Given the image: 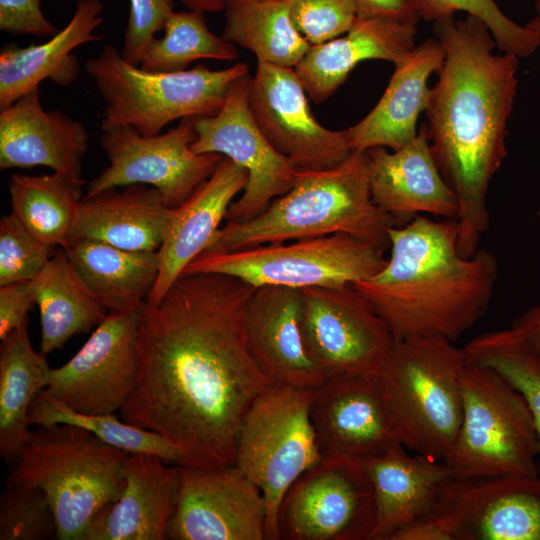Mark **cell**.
Wrapping results in <instances>:
<instances>
[{"label": "cell", "instance_id": "cell-8", "mask_svg": "<svg viewBox=\"0 0 540 540\" xmlns=\"http://www.w3.org/2000/svg\"><path fill=\"white\" fill-rule=\"evenodd\" d=\"M463 415L444 462L454 478L537 476L539 441L522 394L495 370L467 361Z\"/></svg>", "mask_w": 540, "mask_h": 540}, {"label": "cell", "instance_id": "cell-25", "mask_svg": "<svg viewBox=\"0 0 540 540\" xmlns=\"http://www.w3.org/2000/svg\"><path fill=\"white\" fill-rule=\"evenodd\" d=\"M445 51L435 37L415 46L394 63L387 88L374 108L346 129L352 151L375 147L398 150L416 136L417 119L431 95L428 78L443 65Z\"/></svg>", "mask_w": 540, "mask_h": 540}, {"label": "cell", "instance_id": "cell-2", "mask_svg": "<svg viewBox=\"0 0 540 540\" xmlns=\"http://www.w3.org/2000/svg\"><path fill=\"white\" fill-rule=\"evenodd\" d=\"M433 32L445 58L425 110L427 134L435 163L459 203L458 251L470 257L489 228L487 193L507 156L519 58L494 54L491 31L472 15L436 21Z\"/></svg>", "mask_w": 540, "mask_h": 540}, {"label": "cell", "instance_id": "cell-49", "mask_svg": "<svg viewBox=\"0 0 540 540\" xmlns=\"http://www.w3.org/2000/svg\"><path fill=\"white\" fill-rule=\"evenodd\" d=\"M222 1H223V4H224V7L226 8V7L232 6V5L248 3V2H255V1H260V0H222Z\"/></svg>", "mask_w": 540, "mask_h": 540}, {"label": "cell", "instance_id": "cell-29", "mask_svg": "<svg viewBox=\"0 0 540 540\" xmlns=\"http://www.w3.org/2000/svg\"><path fill=\"white\" fill-rule=\"evenodd\" d=\"M170 210L156 188L143 184L83 196L71 239H92L130 251H158Z\"/></svg>", "mask_w": 540, "mask_h": 540}, {"label": "cell", "instance_id": "cell-18", "mask_svg": "<svg viewBox=\"0 0 540 540\" xmlns=\"http://www.w3.org/2000/svg\"><path fill=\"white\" fill-rule=\"evenodd\" d=\"M434 510L456 540H540V475L453 477Z\"/></svg>", "mask_w": 540, "mask_h": 540}, {"label": "cell", "instance_id": "cell-24", "mask_svg": "<svg viewBox=\"0 0 540 540\" xmlns=\"http://www.w3.org/2000/svg\"><path fill=\"white\" fill-rule=\"evenodd\" d=\"M162 458L130 454L121 496L91 521L81 540H164L175 511L179 465Z\"/></svg>", "mask_w": 540, "mask_h": 540}, {"label": "cell", "instance_id": "cell-9", "mask_svg": "<svg viewBox=\"0 0 540 540\" xmlns=\"http://www.w3.org/2000/svg\"><path fill=\"white\" fill-rule=\"evenodd\" d=\"M313 389L269 385L244 416L235 466L261 491L266 540H279L281 500L293 482L322 459L310 416Z\"/></svg>", "mask_w": 540, "mask_h": 540}, {"label": "cell", "instance_id": "cell-3", "mask_svg": "<svg viewBox=\"0 0 540 540\" xmlns=\"http://www.w3.org/2000/svg\"><path fill=\"white\" fill-rule=\"evenodd\" d=\"M456 219L418 215L389 229L383 268L352 286L387 322L397 340L437 335L455 341L487 311L498 262L486 249L470 257L457 248Z\"/></svg>", "mask_w": 540, "mask_h": 540}, {"label": "cell", "instance_id": "cell-45", "mask_svg": "<svg viewBox=\"0 0 540 540\" xmlns=\"http://www.w3.org/2000/svg\"><path fill=\"white\" fill-rule=\"evenodd\" d=\"M391 540H456V537L449 520L434 510L400 529Z\"/></svg>", "mask_w": 540, "mask_h": 540}, {"label": "cell", "instance_id": "cell-30", "mask_svg": "<svg viewBox=\"0 0 540 540\" xmlns=\"http://www.w3.org/2000/svg\"><path fill=\"white\" fill-rule=\"evenodd\" d=\"M63 249L80 280L109 313L142 309L158 276L157 251H130L85 238L71 239Z\"/></svg>", "mask_w": 540, "mask_h": 540}, {"label": "cell", "instance_id": "cell-38", "mask_svg": "<svg viewBox=\"0 0 540 540\" xmlns=\"http://www.w3.org/2000/svg\"><path fill=\"white\" fill-rule=\"evenodd\" d=\"M413 7L419 19L434 22L466 12L486 24L501 52L518 58L532 55L540 46L539 33L507 17L495 0H413Z\"/></svg>", "mask_w": 540, "mask_h": 540}, {"label": "cell", "instance_id": "cell-5", "mask_svg": "<svg viewBox=\"0 0 540 540\" xmlns=\"http://www.w3.org/2000/svg\"><path fill=\"white\" fill-rule=\"evenodd\" d=\"M129 455L74 425L37 426L7 483L40 488L55 513L56 539L81 540L93 518L121 496Z\"/></svg>", "mask_w": 540, "mask_h": 540}, {"label": "cell", "instance_id": "cell-17", "mask_svg": "<svg viewBox=\"0 0 540 540\" xmlns=\"http://www.w3.org/2000/svg\"><path fill=\"white\" fill-rule=\"evenodd\" d=\"M171 540H265L266 508L259 488L235 465H179Z\"/></svg>", "mask_w": 540, "mask_h": 540}, {"label": "cell", "instance_id": "cell-40", "mask_svg": "<svg viewBox=\"0 0 540 540\" xmlns=\"http://www.w3.org/2000/svg\"><path fill=\"white\" fill-rule=\"evenodd\" d=\"M12 213L0 220V286L33 280L54 255Z\"/></svg>", "mask_w": 540, "mask_h": 540}, {"label": "cell", "instance_id": "cell-4", "mask_svg": "<svg viewBox=\"0 0 540 540\" xmlns=\"http://www.w3.org/2000/svg\"><path fill=\"white\" fill-rule=\"evenodd\" d=\"M393 220L373 201L367 151H352L324 170L297 169L292 187L264 212L245 222H227L204 252L347 234L386 250ZM203 253V252H202Z\"/></svg>", "mask_w": 540, "mask_h": 540}, {"label": "cell", "instance_id": "cell-51", "mask_svg": "<svg viewBox=\"0 0 540 540\" xmlns=\"http://www.w3.org/2000/svg\"><path fill=\"white\" fill-rule=\"evenodd\" d=\"M535 8H536L537 13H538L539 16H540V0H536V2H535Z\"/></svg>", "mask_w": 540, "mask_h": 540}, {"label": "cell", "instance_id": "cell-14", "mask_svg": "<svg viewBox=\"0 0 540 540\" xmlns=\"http://www.w3.org/2000/svg\"><path fill=\"white\" fill-rule=\"evenodd\" d=\"M250 74L229 87L221 109L211 116L193 118L196 153H217L248 173V182L225 216L227 222H245L266 210L293 185L296 168L274 149L254 122L248 106Z\"/></svg>", "mask_w": 540, "mask_h": 540}, {"label": "cell", "instance_id": "cell-12", "mask_svg": "<svg viewBox=\"0 0 540 540\" xmlns=\"http://www.w3.org/2000/svg\"><path fill=\"white\" fill-rule=\"evenodd\" d=\"M193 118H184L165 132L144 136L132 126L102 130L100 145L109 161L90 180L85 197L111 188L143 184L156 188L165 203L175 208L217 169L224 156L196 153Z\"/></svg>", "mask_w": 540, "mask_h": 540}, {"label": "cell", "instance_id": "cell-48", "mask_svg": "<svg viewBox=\"0 0 540 540\" xmlns=\"http://www.w3.org/2000/svg\"><path fill=\"white\" fill-rule=\"evenodd\" d=\"M190 10H196L203 13H218L224 11L222 0H179Z\"/></svg>", "mask_w": 540, "mask_h": 540}, {"label": "cell", "instance_id": "cell-22", "mask_svg": "<svg viewBox=\"0 0 540 540\" xmlns=\"http://www.w3.org/2000/svg\"><path fill=\"white\" fill-rule=\"evenodd\" d=\"M85 125L61 110L46 111L35 88L0 110V168L45 166L84 184Z\"/></svg>", "mask_w": 540, "mask_h": 540}, {"label": "cell", "instance_id": "cell-35", "mask_svg": "<svg viewBox=\"0 0 540 540\" xmlns=\"http://www.w3.org/2000/svg\"><path fill=\"white\" fill-rule=\"evenodd\" d=\"M28 421L30 425L36 426L74 425L130 454H152L176 464L182 459L179 449L160 435L121 421L115 413L86 414L73 410L46 389L41 390L33 399L28 411Z\"/></svg>", "mask_w": 540, "mask_h": 540}, {"label": "cell", "instance_id": "cell-50", "mask_svg": "<svg viewBox=\"0 0 540 540\" xmlns=\"http://www.w3.org/2000/svg\"><path fill=\"white\" fill-rule=\"evenodd\" d=\"M528 24L540 35V16L531 20L530 22H528Z\"/></svg>", "mask_w": 540, "mask_h": 540}, {"label": "cell", "instance_id": "cell-42", "mask_svg": "<svg viewBox=\"0 0 540 540\" xmlns=\"http://www.w3.org/2000/svg\"><path fill=\"white\" fill-rule=\"evenodd\" d=\"M130 11L120 51L129 63L139 66L147 45L163 31L175 12L172 0H129Z\"/></svg>", "mask_w": 540, "mask_h": 540}, {"label": "cell", "instance_id": "cell-26", "mask_svg": "<svg viewBox=\"0 0 540 540\" xmlns=\"http://www.w3.org/2000/svg\"><path fill=\"white\" fill-rule=\"evenodd\" d=\"M417 23L384 18H357L343 35L311 45L294 68L308 97L326 101L362 61L396 63L415 47Z\"/></svg>", "mask_w": 540, "mask_h": 540}, {"label": "cell", "instance_id": "cell-34", "mask_svg": "<svg viewBox=\"0 0 540 540\" xmlns=\"http://www.w3.org/2000/svg\"><path fill=\"white\" fill-rule=\"evenodd\" d=\"M222 37L255 54L257 61L295 68L311 44L293 25L287 0L228 6Z\"/></svg>", "mask_w": 540, "mask_h": 540}, {"label": "cell", "instance_id": "cell-19", "mask_svg": "<svg viewBox=\"0 0 540 540\" xmlns=\"http://www.w3.org/2000/svg\"><path fill=\"white\" fill-rule=\"evenodd\" d=\"M310 416L322 458L362 462L402 444L379 376L325 380L313 389Z\"/></svg>", "mask_w": 540, "mask_h": 540}, {"label": "cell", "instance_id": "cell-6", "mask_svg": "<svg viewBox=\"0 0 540 540\" xmlns=\"http://www.w3.org/2000/svg\"><path fill=\"white\" fill-rule=\"evenodd\" d=\"M437 335L397 341L379 376L381 388L404 447L442 461L463 415V348Z\"/></svg>", "mask_w": 540, "mask_h": 540}, {"label": "cell", "instance_id": "cell-41", "mask_svg": "<svg viewBox=\"0 0 540 540\" xmlns=\"http://www.w3.org/2000/svg\"><path fill=\"white\" fill-rule=\"evenodd\" d=\"M291 21L311 44L346 33L357 19L353 0H287Z\"/></svg>", "mask_w": 540, "mask_h": 540}, {"label": "cell", "instance_id": "cell-46", "mask_svg": "<svg viewBox=\"0 0 540 540\" xmlns=\"http://www.w3.org/2000/svg\"><path fill=\"white\" fill-rule=\"evenodd\" d=\"M357 18H384L417 23L413 0H353Z\"/></svg>", "mask_w": 540, "mask_h": 540}, {"label": "cell", "instance_id": "cell-20", "mask_svg": "<svg viewBox=\"0 0 540 540\" xmlns=\"http://www.w3.org/2000/svg\"><path fill=\"white\" fill-rule=\"evenodd\" d=\"M367 153L372 199L395 227L424 214L458 219L459 203L432 156L426 123L402 148L375 147Z\"/></svg>", "mask_w": 540, "mask_h": 540}, {"label": "cell", "instance_id": "cell-7", "mask_svg": "<svg viewBox=\"0 0 540 540\" xmlns=\"http://www.w3.org/2000/svg\"><path fill=\"white\" fill-rule=\"evenodd\" d=\"M105 103L101 129L132 126L144 136L162 132L172 121L215 115L228 89L248 65L238 62L211 70L203 64L173 72H152L127 62L112 44L86 62Z\"/></svg>", "mask_w": 540, "mask_h": 540}, {"label": "cell", "instance_id": "cell-15", "mask_svg": "<svg viewBox=\"0 0 540 540\" xmlns=\"http://www.w3.org/2000/svg\"><path fill=\"white\" fill-rule=\"evenodd\" d=\"M139 326V311L108 313L68 362L51 369L45 389L78 412H120L138 378Z\"/></svg>", "mask_w": 540, "mask_h": 540}, {"label": "cell", "instance_id": "cell-47", "mask_svg": "<svg viewBox=\"0 0 540 540\" xmlns=\"http://www.w3.org/2000/svg\"><path fill=\"white\" fill-rule=\"evenodd\" d=\"M511 329L540 357V305L520 314L512 322Z\"/></svg>", "mask_w": 540, "mask_h": 540}, {"label": "cell", "instance_id": "cell-44", "mask_svg": "<svg viewBox=\"0 0 540 540\" xmlns=\"http://www.w3.org/2000/svg\"><path fill=\"white\" fill-rule=\"evenodd\" d=\"M35 302L32 280L0 286V340L28 323Z\"/></svg>", "mask_w": 540, "mask_h": 540}, {"label": "cell", "instance_id": "cell-32", "mask_svg": "<svg viewBox=\"0 0 540 540\" xmlns=\"http://www.w3.org/2000/svg\"><path fill=\"white\" fill-rule=\"evenodd\" d=\"M32 284L41 319L40 352L45 355L98 326L109 313L80 280L63 248L55 251Z\"/></svg>", "mask_w": 540, "mask_h": 540}, {"label": "cell", "instance_id": "cell-13", "mask_svg": "<svg viewBox=\"0 0 540 540\" xmlns=\"http://www.w3.org/2000/svg\"><path fill=\"white\" fill-rule=\"evenodd\" d=\"M375 501L361 461L323 457L283 496L279 540H371Z\"/></svg>", "mask_w": 540, "mask_h": 540}, {"label": "cell", "instance_id": "cell-27", "mask_svg": "<svg viewBox=\"0 0 540 540\" xmlns=\"http://www.w3.org/2000/svg\"><path fill=\"white\" fill-rule=\"evenodd\" d=\"M399 444L362 461L373 486L375 523L371 540H391L411 522L434 511L453 473L442 461L409 455Z\"/></svg>", "mask_w": 540, "mask_h": 540}, {"label": "cell", "instance_id": "cell-33", "mask_svg": "<svg viewBox=\"0 0 540 540\" xmlns=\"http://www.w3.org/2000/svg\"><path fill=\"white\" fill-rule=\"evenodd\" d=\"M82 186L56 172L13 174L9 180L11 213L42 243L65 248L83 198Z\"/></svg>", "mask_w": 540, "mask_h": 540}, {"label": "cell", "instance_id": "cell-31", "mask_svg": "<svg viewBox=\"0 0 540 540\" xmlns=\"http://www.w3.org/2000/svg\"><path fill=\"white\" fill-rule=\"evenodd\" d=\"M45 354L31 344L27 323L1 341L0 348V454L17 461L27 444L28 411L35 396L49 384Z\"/></svg>", "mask_w": 540, "mask_h": 540}, {"label": "cell", "instance_id": "cell-23", "mask_svg": "<svg viewBox=\"0 0 540 540\" xmlns=\"http://www.w3.org/2000/svg\"><path fill=\"white\" fill-rule=\"evenodd\" d=\"M247 182V171L224 157L207 180L179 206L171 208L157 251L158 276L146 304H158L187 265L205 251Z\"/></svg>", "mask_w": 540, "mask_h": 540}, {"label": "cell", "instance_id": "cell-28", "mask_svg": "<svg viewBox=\"0 0 540 540\" xmlns=\"http://www.w3.org/2000/svg\"><path fill=\"white\" fill-rule=\"evenodd\" d=\"M100 0H78L69 23L50 39L26 47L9 46L0 52V110L35 88L44 79L70 85L80 72L72 51L103 37L95 33L103 18Z\"/></svg>", "mask_w": 540, "mask_h": 540}, {"label": "cell", "instance_id": "cell-36", "mask_svg": "<svg viewBox=\"0 0 540 540\" xmlns=\"http://www.w3.org/2000/svg\"><path fill=\"white\" fill-rule=\"evenodd\" d=\"M205 13L190 10L174 12L161 38L145 48L139 66L152 72H173L202 59L233 61L239 58L235 45L210 31Z\"/></svg>", "mask_w": 540, "mask_h": 540}, {"label": "cell", "instance_id": "cell-11", "mask_svg": "<svg viewBox=\"0 0 540 540\" xmlns=\"http://www.w3.org/2000/svg\"><path fill=\"white\" fill-rule=\"evenodd\" d=\"M302 293L305 346L325 380L380 376L398 340L370 302L352 285Z\"/></svg>", "mask_w": 540, "mask_h": 540}, {"label": "cell", "instance_id": "cell-43", "mask_svg": "<svg viewBox=\"0 0 540 540\" xmlns=\"http://www.w3.org/2000/svg\"><path fill=\"white\" fill-rule=\"evenodd\" d=\"M0 30L37 37L53 36L59 31L44 16L40 0H0Z\"/></svg>", "mask_w": 540, "mask_h": 540}, {"label": "cell", "instance_id": "cell-1", "mask_svg": "<svg viewBox=\"0 0 540 540\" xmlns=\"http://www.w3.org/2000/svg\"><path fill=\"white\" fill-rule=\"evenodd\" d=\"M254 289L229 275L182 274L139 311L138 378L120 415L177 447L178 465L233 466L240 424L272 384L246 339Z\"/></svg>", "mask_w": 540, "mask_h": 540}, {"label": "cell", "instance_id": "cell-37", "mask_svg": "<svg viewBox=\"0 0 540 540\" xmlns=\"http://www.w3.org/2000/svg\"><path fill=\"white\" fill-rule=\"evenodd\" d=\"M463 350L468 362L495 370L524 397L538 436L540 475V357L511 327L478 335Z\"/></svg>", "mask_w": 540, "mask_h": 540}, {"label": "cell", "instance_id": "cell-10", "mask_svg": "<svg viewBox=\"0 0 540 540\" xmlns=\"http://www.w3.org/2000/svg\"><path fill=\"white\" fill-rule=\"evenodd\" d=\"M385 250L347 234L264 244L225 252H203L182 274L217 273L256 287L280 285L336 288L380 271Z\"/></svg>", "mask_w": 540, "mask_h": 540}, {"label": "cell", "instance_id": "cell-39", "mask_svg": "<svg viewBox=\"0 0 540 540\" xmlns=\"http://www.w3.org/2000/svg\"><path fill=\"white\" fill-rule=\"evenodd\" d=\"M55 513L38 487L6 484L0 497V540L56 538Z\"/></svg>", "mask_w": 540, "mask_h": 540}, {"label": "cell", "instance_id": "cell-21", "mask_svg": "<svg viewBox=\"0 0 540 540\" xmlns=\"http://www.w3.org/2000/svg\"><path fill=\"white\" fill-rule=\"evenodd\" d=\"M302 305V289L256 287L246 306L245 333L252 356L272 384L314 389L325 378L305 346Z\"/></svg>", "mask_w": 540, "mask_h": 540}, {"label": "cell", "instance_id": "cell-16", "mask_svg": "<svg viewBox=\"0 0 540 540\" xmlns=\"http://www.w3.org/2000/svg\"><path fill=\"white\" fill-rule=\"evenodd\" d=\"M307 96L294 68L257 61L248 106L260 131L296 169L333 168L352 152L347 131L322 126Z\"/></svg>", "mask_w": 540, "mask_h": 540}]
</instances>
